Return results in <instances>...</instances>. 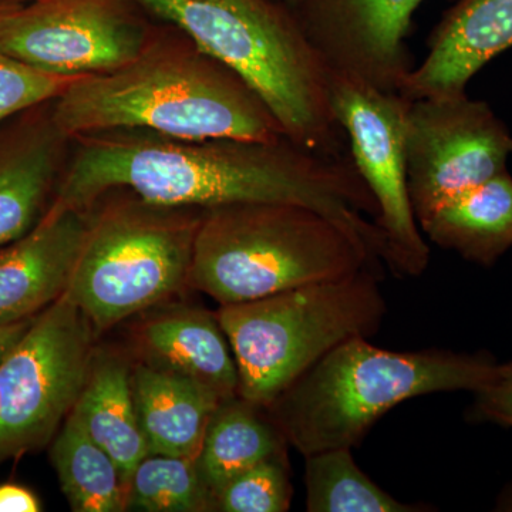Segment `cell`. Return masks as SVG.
<instances>
[{
	"label": "cell",
	"instance_id": "32",
	"mask_svg": "<svg viewBox=\"0 0 512 512\" xmlns=\"http://www.w3.org/2000/svg\"><path fill=\"white\" fill-rule=\"evenodd\" d=\"M23 2H28V0H23Z\"/></svg>",
	"mask_w": 512,
	"mask_h": 512
},
{
	"label": "cell",
	"instance_id": "28",
	"mask_svg": "<svg viewBox=\"0 0 512 512\" xmlns=\"http://www.w3.org/2000/svg\"><path fill=\"white\" fill-rule=\"evenodd\" d=\"M32 320L33 318L22 320V322L10 323V325H0V360L22 338L23 333L28 330Z\"/></svg>",
	"mask_w": 512,
	"mask_h": 512
},
{
	"label": "cell",
	"instance_id": "8",
	"mask_svg": "<svg viewBox=\"0 0 512 512\" xmlns=\"http://www.w3.org/2000/svg\"><path fill=\"white\" fill-rule=\"evenodd\" d=\"M99 338L66 295L0 360V466L46 447L73 412Z\"/></svg>",
	"mask_w": 512,
	"mask_h": 512
},
{
	"label": "cell",
	"instance_id": "13",
	"mask_svg": "<svg viewBox=\"0 0 512 512\" xmlns=\"http://www.w3.org/2000/svg\"><path fill=\"white\" fill-rule=\"evenodd\" d=\"M72 138L53 116V101L0 124V247L28 234L55 198Z\"/></svg>",
	"mask_w": 512,
	"mask_h": 512
},
{
	"label": "cell",
	"instance_id": "6",
	"mask_svg": "<svg viewBox=\"0 0 512 512\" xmlns=\"http://www.w3.org/2000/svg\"><path fill=\"white\" fill-rule=\"evenodd\" d=\"M86 212V232L64 295L97 335L190 289L202 208L157 204L113 188Z\"/></svg>",
	"mask_w": 512,
	"mask_h": 512
},
{
	"label": "cell",
	"instance_id": "17",
	"mask_svg": "<svg viewBox=\"0 0 512 512\" xmlns=\"http://www.w3.org/2000/svg\"><path fill=\"white\" fill-rule=\"evenodd\" d=\"M131 392L148 453L195 460L220 397L143 360L131 366Z\"/></svg>",
	"mask_w": 512,
	"mask_h": 512
},
{
	"label": "cell",
	"instance_id": "4",
	"mask_svg": "<svg viewBox=\"0 0 512 512\" xmlns=\"http://www.w3.org/2000/svg\"><path fill=\"white\" fill-rule=\"evenodd\" d=\"M500 363L488 352H396L356 338L323 356L266 407L303 457L355 448L377 420L406 400L483 387Z\"/></svg>",
	"mask_w": 512,
	"mask_h": 512
},
{
	"label": "cell",
	"instance_id": "22",
	"mask_svg": "<svg viewBox=\"0 0 512 512\" xmlns=\"http://www.w3.org/2000/svg\"><path fill=\"white\" fill-rule=\"evenodd\" d=\"M308 512H423L426 505L407 504L370 480L357 466L352 448H335L305 457Z\"/></svg>",
	"mask_w": 512,
	"mask_h": 512
},
{
	"label": "cell",
	"instance_id": "10",
	"mask_svg": "<svg viewBox=\"0 0 512 512\" xmlns=\"http://www.w3.org/2000/svg\"><path fill=\"white\" fill-rule=\"evenodd\" d=\"M512 136L485 101L460 96L412 100L406 126L407 190L414 217L507 171Z\"/></svg>",
	"mask_w": 512,
	"mask_h": 512
},
{
	"label": "cell",
	"instance_id": "25",
	"mask_svg": "<svg viewBox=\"0 0 512 512\" xmlns=\"http://www.w3.org/2000/svg\"><path fill=\"white\" fill-rule=\"evenodd\" d=\"M79 77L47 73L0 50V124L55 101Z\"/></svg>",
	"mask_w": 512,
	"mask_h": 512
},
{
	"label": "cell",
	"instance_id": "12",
	"mask_svg": "<svg viewBox=\"0 0 512 512\" xmlns=\"http://www.w3.org/2000/svg\"><path fill=\"white\" fill-rule=\"evenodd\" d=\"M423 2L305 0L295 12L330 69L400 93L416 67L406 39Z\"/></svg>",
	"mask_w": 512,
	"mask_h": 512
},
{
	"label": "cell",
	"instance_id": "15",
	"mask_svg": "<svg viewBox=\"0 0 512 512\" xmlns=\"http://www.w3.org/2000/svg\"><path fill=\"white\" fill-rule=\"evenodd\" d=\"M512 49V0H458L429 37V52L400 93L409 99L460 96L473 77Z\"/></svg>",
	"mask_w": 512,
	"mask_h": 512
},
{
	"label": "cell",
	"instance_id": "5",
	"mask_svg": "<svg viewBox=\"0 0 512 512\" xmlns=\"http://www.w3.org/2000/svg\"><path fill=\"white\" fill-rule=\"evenodd\" d=\"M363 271L383 272L382 258L328 215L303 205L238 202L204 210L188 286L221 306Z\"/></svg>",
	"mask_w": 512,
	"mask_h": 512
},
{
	"label": "cell",
	"instance_id": "29",
	"mask_svg": "<svg viewBox=\"0 0 512 512\" xmlns=\"http://www.w3.org/2000/svg\"><path fill=\"white\" fill-rule=\"evenodd\" d=\"M23 0H0V22L23 5Z\"/></svg>",
	"mask_w": 512,
	"mask_h": 512
},
{
	"label": "cell",
	"instance_id": "14",
	"mask_svg": "<svg viewBox=\"0 0 512 512\" xmlns=\"http://www.w3.org/2000/svg\"><path fill=\"white\" fill-rule=\"evenodd\" d=\"M87 212L52 201L28 234L0 247V325L35 318L66 292Z\"/></svg>",
	"mask_w": 512,
	"mask_h": 512
},
{
	"label": "cell",
	"instance_id": "11",
	"mask_svg": "<svg viewBox=\"0 0 512 512\" xmlns=\"http://www.w3.org/2000/svg\"><path fill=\"white\" fill-rule=\"evenodd\" d=\"M156 22L134 0H28L0 22V50L47 73L93 76L136 59Z\"/></svg>",
	"mask_w": 512,
	"mask_h": 512
},
{
	"label": "cell",
	"instance_id": "21",
	"mask_svg": "<svg viewBox=\"0 0 512 512\" xmlns=\"http://www.w3.org/2000/svg\"><path fill=\"white\" fill-rule=\"evenodd\" d=\"M50 444V460L74 512L126 511V490L119 466L82 429L73 414Z\"/></svg>",
	"mask_w": 512,
	"mask_h": 512
},
{
	"label": "cell",
	"instance_id": "3",
	"mask_svg": "<svg viewBox=\"0 0 512 512\" xmlns=\"http://www.w3.org/2000/svg\"><path fill=\"white\" fill-rule=\"evenodd\" d=\"M134 2L234 70L289 141L323 156H348V138L332 106V69L295 10L275 0Z\"/></svg>",
	"mask_w": 512,
	"mask_h": 512
},
{
	"label": "cell",
	"instance_id": "19",
	"mask_svg": "<svg viewBox=\"0 0 512 512\" xmlns=\"http://www.w3.org/2000/svg\"><path fill=\"white\" fill-rule=\"evenodd\" d=\"M431 244L491 268L512 248V177L507 171L447 202L420 225Z\"/></svg>",
	"mask_w": 512,
	"mask_h": 512
},
{
	"label": "cell",
	"instance_id": "16",
	"mask_svg": "<svg viewBox=\"0 0 512 512\" xmlns=\"http://www.w3.org/2000/svg\"><path fill=\"white\" fill-rule=\"evenodd\" d=\"M134 340L143 362L188 377L220 400L238 396L237 363L217 313L167 306L138 323Z\"/></svg>",
	"mask_w": 512,
	"mask_h": 512
},
{
	"label": "cell",
	"instance_id": "30",
	"mask_svg": "<svg viewBox=\"0 0 512 512\" xmlns=\"http://www.w3.org/2000/svg\"><path fill=\"white\" fill-rule=\"evenodd\" d=\"M497 511L512 512V483L505 488L498 498Z\"/></svg>",
	"mask_w": 512,
	"mask_h": 512
},
{
	"label": "cell",
	"instance_id": "18",
	"mask_svg": "<svg viewBox=\"0 0 512 512\" xmlns=\"http://www.w3.org/2000/svg\"><path fill=\"white\" fill-rule=\"evenodd\" d=\"M82 429L116 461L124 490L148 447L138 424L131 365L126 356L111 349H96L79 400L70 413Z\"/></svg>",
	"mask_w": 512,
	"mask_h": 512
},
{
	"label": "cell",
	"instance_id": "27",
	"mask_svg": "<svg viewBox=\"0 0 512 512\" xmlns=\"http://www.w3.org/2000/svg\"><path fill=\"white\" fill-rule=\"evenodd\" d=\"M43 510L37 495L18 484L0 485V512H40Z\"/></svg>",
	"mask_w": 512,
	"mask_h": 512
},
{
	"label": "cell",
	"instance_id": "31",
	"mask_svg": "<svg viewBox=\"0 0 512 512\" xmlns=\"http://www.w3.org/2000/svg\"><path fill=\"white\" fill-rule=\"evenodd\" d=\"M275 2L282 3V5L288 6L293 10L299 9L305 0H275Z\"/></svg>",
	"mask_w": 512,
	"mask_h": 512
},
{
	"label": "cell",
	"instance_id": "1",
	"mask_svg": "<svg viewBox=\"0 0 512 512\" xmlns=\"http://www.w3.org/2000/svg\"><path fill=\"white\" fill-rule=\"evenodd\" d=\"M113 188L157 204L202 210L238 202L303 205L355 232L380 258L384 252L375 197L350 153L323 156L288 138L184 140L147 130L72 138L53 201L86 210Z\"/></svg>",
	"mask_w": 512,
	"mask_h": 512
},
{
	"label": "cell",
	"instance_id": "2",
	"mask_svg": "<svg viewBox=\"0 0 512 512\" xmlns=\"http://www.w3.org/2000/svg\"><path fill=\"white\" fill-rule=\"evenodd\" d=\"M53 116L70 138L111 130H147L184 140L286 138L234 70L160 20L136 59L74 80L53 101Z\"/></svg>",
	"mask_w": 512,
	"mask_h": 512
},
{
	"label": "cell",
	"instance_id": "7",
	"mask_svg": "<svg viewBox=\"0 0 512 512\" xmlns=\"http://www.w3.org/2000/svg\"><path fill=\"white\" fill-rule=\"evenodd\" d=\"M382 279L363 271L221 305L215 313L237 363L239 396L268 407L342 343L375 336L387 315Z\"/></svg>",
	"mask_w": 512,
	"mask_h": 512
},
{
	"label": "cell",
	"instance_id": "9",
	"mask_svg": "<svg viewBox=\"0 0 512 512\" xmlns=\"http://www.w3.org/2000/svg\"><path fill=\"white\" fill-rule=\"evenodd\" d=\"M330 94L350 157L376 200L383 262L394 275L420 276L431 251L407 190L406 126L412 99L336 70L330 73Z\"/></svg>",
	"mask_w": 512,
	"mask_h": 512
},
{
	"label": "cell",
	"instance_id": "24",
	"mask_svg": "<svg viewBox=\"0 0 512 512\" xmlns=\"http://www.w3.org/2000/svg\"><path fill=\"white\" fill-rule=\"evenodd\" d=\"M293 488L288 456L278 454L229 480L211 497V511L285 512Z\"/></svg>",
	"mask_w": 512,
	"mask_h": 512
},
{
	"label": "cell",
	"instance_id": "26",
	"mask_svg": "<svg viewBox=\"0 0 512 512\" xmlns=\"http://www.w3.org/2000/svg\"><path fill=\"white\" fill-rule=\"evenodd\" d=\"M473 394L468 419L512 429V360L500 363L495 375Z\"/></svg>",
	"mask_w": 512,
	"mask_h": 512
},
{
	"label": "cell",
	"instance_id": "20",
	"mask_svg": "<svg viewBox=\"0 0 512 512\" xmlns=\"http://www.w3.org/2000/svg\"><path fill=\"white\" fill-rule=\"evenodd\" d=\"M288 446L266 407L238 394L221 400L212 413L194 463L212 497L248 468L286 453Z\"/></svg>",
	"mask_w": 512,
	"mask_h": 512
},
{
	"label": "cell",
	"instance_id": "23",
	"mask_svg": "<svg viewBox=\"0 0 512 512\" xmlns=\"http://www.w3.org/2000/svg\"><path fill=\"white\" fill-rule=\"evenodd\" d=\"M210 512L211 494L194 458L148 454L126 488V511Z\"/></svg>",
	"mask_w": 512,
	"mask_h": 512
}]
</instances>
